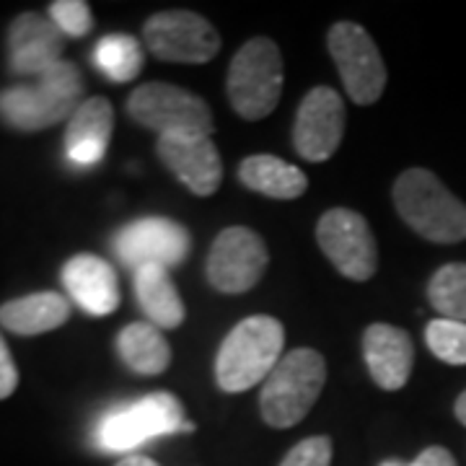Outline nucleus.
I'll return each instance as SVG.
<instances>
[{"label": "nucleus", "instance_id": "nucleus-1", "mask_svg": "<svg viewBox=\"0 0 466 466\" xmlns=\"http://www.w3.org/2000/svg\"><path fill=\"white\" fill-rule=\"evenodd\" d=\"M81 96V70L67 60H60L34 84L0 91V116L21 133H36L76 115V109L84 104Z\"/></svg>", "mask_w": 466, "mask_h": 466}, {"label": "nucleus", "instance_id": "nucleus-2", "mask_svg": "<svg viewBox=\"0 0 466 466\" xmlns=\"http://www.w3.org/2000/svg\"><path fill=\"white\" fill-rule=\"evenodd\" d=\"M401 220L433 244L466 241V205L428 168H407L394 184Z\"/></svg>", "mask_w": 466, "mask_h": 466}, {"label": "nucleus", "instance_id": "nucleus-3", "mask_svg": "<svg viewBox=\"0 0 466 466\" xmlns=\"http://www.w3.org/2000/svg\"><path fill=\"white\" fill-rule=\"evenodd\" d=\"M285 329L278 319L249 317L238 321L231 334L223 339L216 358V379L223 391H247L280 363Z\"/></svg>", "mask_w": 466, "mask_h": 466}, {"label": "nucleus", "instance_id": "nucleus-4", "mask_svg": "<svg viewBox=\"0 0 466 466\" xmlns=\"http://www.w3.org/2000/svg\"><path fill=\"white\" fill-rule=\"evenodd\" d=\"M327 383L324 355L311 348H299L280 358L275 370L267 376L259 410L269 428H293L311 412Z\"/></svg>", "mask_w": 466, "mask_h": 466}, {"label": "nucleus", "instance_id": "nucleus-5", "mask_svg": "<svg viewBox=\"0 0 466 466\" xmlns=\"http://www.w3.org/2000/svg\"><path fill=\"white\" fill-rule=\"evenodd\" d=\"M283 55L267 36L249 39L228 67V101L236 115L259 122L275 112L283 94Z\"/></svg>", "mask_w": 466, "mask_h": 466}, {"label": "nucleus", "instance_id": "nucleus-6", "mask_svg": "<svg viewBox=\"0 0 466 466\" xmlns=\"http://www.w3.org/2000/svg\"><path fill=\"white\" fill-rule=\"evenodd\" d=\"M179 431H195V425L184 420L182 401L168 391H156L104 415L96 428V443L109 453L130 456V451L140 449L146 441Z\"/></svg>", "mask_w": 466, "mask_h": 466}, {"label": "nucleus", "instance_id": "nucleus-7", "mask_svg": "<svg viewBox=\"0 0 466 466\" xmlns=\"http://www.w3.org/2000/svg\"><path fill=\"white\" fill-rule=\"evenodd\" d=\"M127 115L161 135H213L210 106L174 84H146L127 99Z\"/></svg>", "mask_w": 466, "mask_h": 466}, {"label": "nucleus", "instance_id": "nucleus-8", "mask_svg": "<svg viewBox=\"0 0 466 466\" xmlns=\"http://www.w3.org/2000/svg\"><path fill=\"white\" fill-rule=\"evenodd\" d=\"M317 241L339 275L366 283L379 269V247L368 220L355 210H327L317 226Z\"/></svg>", "mask_w": 466, "mask_h": 466}, {"label": "nucleus", "instance_id": "nucleus-9", "mask_svg": "<svg viewBox=\"0 0 466 466\" xmlns=\"http://www.w3.org/2000/svg\"><path fill=\"white\" fill-rule=\"evenodd\" d=\"M327 42L350 99L360 106L381 99L386 88V66L370 34L360 24L339 21L329 29Z\"/></svg>", "mask_w": 466, "mask_h": 466}, {"label": "nucleus", "instance_id": "nucleus-10", "mask_svg": "<svg viewBox=\"0 0 466 466\" xmlns=\"http://www.w3.org/2000/svg\"><path fill=\"white\" fill-rule=\"evenodd\" d=\"M143 39L164 63L200 66L220 52V36L208 18L195 11H161L143 26Z\"/></svg>", "mask_w": 466, "mask_h": 466}, {"label": "nucleus", "instance_id": "nucleus-11", "mask_svg": "<svg viewBox=\"0 0 466 466\" xmlns=\"http://www.w3.org/2000/svg\"><path fill=\"white\" fill-rule=\"evenodd\" d=\"M267 262L269 254L262 236L244 226H231L218 233L205 269H208V280L216 290L238 296L262 280Z\"/></svg>", "mask_w": 466, "mask_h": 466}, {"label": "nucleus", "instance_id": "nucleus-12", "mask_svg": "<svg viewBox=\"0 0 466 466\" xmlns=\"http://www.w3.org/2000/svg\"><path fill=\"white\" fill-rule=\"evenodd\" d=\"M342 135H345L342 96L329 86L311 88L300 101L296 127H293V146L299 156H303L306 161L321 164L339 148Z\"/></svg>", "mask_w": 466, "mask_h": 466}, {"label": "nucleus", "instance_id": "nucleus-13", "mask_svg": "<svg viewBox=\"0 0 466 466\" xmlns=\"http://www.w3.org/2000/svg\"><path fill=\"white\" fill-rule=\"evenodd\" d=\"M115 251L135 272L140 267L179 265L189 251V233L168 218H140L116 233Z\"/></svg>", "mask_w": 466, "mask_h": 466}, {"label": "nucleus", "instance_id": "nucleus-14", "mask_svg": "<svg viewBox=\"0 0 466 466\" xmlns=\"http://www.w3.org/2000/svg\"><path fill=\"white\" fill-rule=\"evenodd\" d=\"M158 158L198 198L216 195L223 182V161L210 135H161Z\"/></svg>", "mask_w": 466, "mask_h": 466}, {"label": "nucleus", "instance_id": "nucleus-15", "mask_svg": "<svg viewBox=\"0 0 466 466\" xmlns=\"http://www.w3.org/2000/svg\"><path fill=\"white\" fill-rule=\"evenodd\" d=\"M66 34L60 32L50 16L21 14L8 29L11 67L21 76L39 78L45 70L63 60Z\"/></svg>", "mask_w": 466, "mask_h": 466}, {"label": "nucleus", "instance_id": "nucleus-16", "mask_svg": "<svg viewBox=\"0 0 466 466\" xmlns=\"http://www.w3.org/2000/svg\"><path fill=\"white\" fill-rule=\"evenodd\" d=\"M363 355L370 379L383 391H400L407 386L415 366L412 337L391 324H370L363 334Z\"/></svg>", "mask_w": 466, "mask_h": 466}, {"label": "nucleus", "instance_id": "nucleus-17", "mask_svg": "<svg viewBox=\"0 0 466 466\" xmlns=\"http://www.w3.org/2000/svg\"><path fill=\"white\" fill-rule=\"evenodd\" d=\"M70 299L91 317H106L119 306V283L112 265L96 254H78L63 267Z\"/></svg>", "mask_w": 466, "mask_h": 466}, {"label": "nucleus", "instance_id": "nucleus-18", "mask_svg": "<svg viewBox=\"0 0 466 466\" xmlns=\"http://www.w3.org/2000/svg\"><path fill=\"white\" fill-rule=\"evenodd\" d=\"M115 130V109L101 96L86 99L70 116L66 130V156L76 167H94L104 158Z\"/></svg>", "mask_w": 466, "mask_h": 466}, {"label": "nucleus", "instance_id": "nucleus-19", "mask_svg": "<svg viewBox=\"0 0 466 466\" xmlns=\"http://www.w3.org/2000/svg\"><path fill=\"white\" fill-rule=\"evenodd\" d=\"M70 319V303L60 293H32L0 306V324L14 334L34 337L63 327Z\"/></svg>", "mask_w": 466, "mask_h": 466}, {"label": "nucleus", "instance_id": "nucleus-20", "mask_svg": "<svg viewBox=\"0 0 466 466\" xmlns=\"http://www.w3.org/2000/svg\"><path fill=\"white\" fill-rule=\"evenodd\" d=\"M238 179L251 192H259L272 200H296L309 189V177L293 164H285L283 158L257 153L241 161Z\"/></svg>", "mask_w": 466, "mask_h": 466}, {"label": "nucleus", "instance_id": "nucleus-21", "mask_svg": "<svg viewBox=\"0 0 466 466\" xmlns=\"http://www.w3.org/2000/svg\"><path fill=\"white\" fill-rule=\"evenodd\" d=\"M135 293L153 327L177 329L184 321V300L167 267H140L135 272Z\"/></svg>", "mask_w": 466, "mask_h": 466}, {"label": "nucleus", "instance_id": "nucleus-22", "mask_svg": "<svg viewBox=\"0 0 466 466\" xmlns=\"http://www.w3.org/2000/svg\"><path fill=\"white\" fill-rule=\"evenodd\" d=\"M119 358L140 376H158L171 363V348L167 337L150 321H135L116 337Z\"/></svg>", "mask_w": 466, "mask_h": 466}, {"label": "nucleus", "instance_id": "nucleus-23", "mask_svg": "<svg viewBox=\"0 0 466 466\" xmlns=\"http://www.w3.org/2000/svg\"><path fill=\"white\" fill-rule=\"evenodd\" d=\"M94 60L101 73L115 84H127V81L137 78V73L143 70V63H146L140 42L130 34H109V36L99 39Z\"/></svg>", "mask_w": 466, "mask_h": 466}, {"label": "nucleus", "instance_id": "nucleus-24", "mask_svg": "<svg viewBox=\"0 0 466 466\" xmlns=\"http://www.w3.org/2000/svg\"><path fill=\"white\" fill-rule=\"evenodd\" d=\"M428 300L441 319L466 324V262L443 265L428 285Z\"/></svg>", "mask_w": 466, "mask_h": 466}, {"label": "nucleus", "instance_id": "nucleus-25", "mask_svg": "<svg viewBox=\"0 0 466 466\" xmlns=\"http://www.w3.org/2000/svg\"><path fill=\"white\" fill-rule=\"evenodd\" d=\"M425 342L438 360L466 366V324L453 319H433L425 329Z\"/></svg>", "mask_w": 466, "mask_h": 466}, {"label": "nucleus", "instance_id": "nucleus-26", "mask_svg": "<svg viewBox=\"0 0 466 466\" xmlns=\"http://www.w3.org/2000/svg\"><path fill=\"white\" fill-rule=\"evenodd\" d=\"M50 18L67 36H84L94 26L91 5L84 0H55L50 5Z\"/></svg>", "mask_w": 466, "mask_h": 466}, {"label": "nucleus", "instance_id": "nucleus-27", "mask_svg": "<svg viewBox=\"0 0 466 466\" xmlns=\"http://www.w3.org/2000/svg\"><path fill=\"white\" fill-rule=\"evenodd\" d=\"M332 464V441L327 435H314L300 441L288 451L280 466H329Z\"/></svg>", "mask_w": 466, "mask_h": 466}, {"label": "nucleus", "instance_id": "nucleus-28", "mask_svg": "<svg viewBox=\"0 0 466 466\" xmlns=\"http://www.w3.org/2000/svg\"><path fill=\"white\" fill-rule=\"evenodd\" d=\"M18 386V370L14 363V355L0 337V400H8Z\"/></svg>", "mask_w": 466, "mask_h": 466}, {"label": "nucleus", "instance_id": "nucleus-29", "mask_svg": "<svg viewBox=\"0 0 466 466\" xmlns=\"http://www.w3.org/2000/svg\"><path fill=\"white\" fill-rule=\"evenodd\" d=\"M410 466H456V459L449 449L443 446H431L425 449Z\"/></svg>", "mask_w": 466, "mask_h": 466}, {"label": "nucleus", "instance_id": "nucleus-30", "mask_svg": "<svg viewBox=\"0 0 466 466\" xmlns=\"http://www.w3.org/2000/svg\"><path fill=\"white\" fill-rule=\"evenodd\" d=\"M116 466H158L153 459L148 456H140V453H130V456H125V459H119Z\"/></svg>", "mask_w": 466, "mask_h": 466}, {"label": "nucleus", "instance_id": "nucleus-31", "mask_svg": "<svg viewBox=\"0 0 466 466\" xmlns=\"http://www.w3.org/2000/svg\"><path fill=\"white\" fill-rule=\"evenodd\" d=\"M453 412H456V417H459V422L461 425H466V391L456 400V404H453Z\"/></svg>", "mask_w": 466, "mask_h": 466}, {"label": "nucleus", "instance_id": "nucleus-32", "mask_svg": "<svg viewBox=\"0 0 466 466\" xmlns=\"http://www.w3.org/2000/svg\"><path fill=\"white\" fill-rule=\"evenodd\" d=\"M381 466H410V464H401V461H383Z\"/></svg>", "mask_w": 466, "mask_h": 466}]
</instances>
